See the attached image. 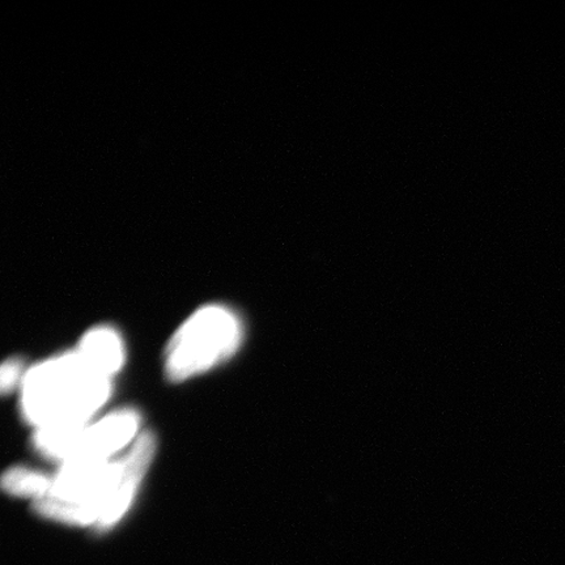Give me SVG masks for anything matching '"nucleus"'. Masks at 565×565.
<instances>
[{
    "instance_id": "obj_1",
    "label": "nucleus",
    "mask_w": 565,
    "mask_h": 565,
    "mask_svg": "<svg viewBox=\"0 0 565 565\" xmlns=\"http://www.w3.org/2000/svg\"><path fill=\"white\" fill-rule=\"evenodd\" d=\"M157 451L151 433L140 434L126 456L110 461L61 465L47 497L34 511L63 524L108 529L129 511Z\"/></svg>"
},
{
    "instance_id": "obj_2",
    "label": "nucleus",
    "mask_w": 565,
    "mask_h": 565,
    "mask_svg": "<svg viewBox=\"0 0 565 565\" xmlns=\"http://www.w3.org/2000/svg\"><path fill=\"white\" fill-rule=\"evenodd\" d=\"M21 412L35 430L86 426L111 394V379L84 360L79 352L34 365L21 384Z\"/></svg>"
},
{
    "instance_id": "obj_3",
    "label": "nucleus",
    "mask_w": 565,
    "mask_h": 565,
    "mask_svg": "<svg viewBox=\"0 0 565 565\" xmlns=\"http://www.w3.org/2000/svg\"><path fill=\"white\" fill-rule=\"evenodd\" d=\"M243 337V323L231 309L207 306L196 310L168 344L167 377L182 383L214 369L235 355Z\"/></svg>"
},
{
    "instance_id": "obj_4",
    "label": "nucleus",
    "mask_w": 565,
    "mask_h": 565,
    "mask_svg": "<svg viewBox=\"0 0 565 565\" xmlns=\"http://www.w3.org/2000/svg\"><path fill=\"white\" fill-rule=\"evenodd\" d=\"M139 427L138 412L122 408L86 426L35 430L33 444L42 456L61 465L110 461L138 439Z\"/></svg>"
},
{
    "instance_id": "obj_5",
    "label": "nucleus",
    "mask_w": 565,
    "mask_h": 565,
    "mask_svg": "<svg viewBox=\"0 0 565 565\" xmlns=\"http://www.w3.org/2000/svg\"><path fill=\"white\" fill-rule=\"evenodd\" d=\"M86 362L106 377H113L122 369L125 348L121 337L115 329L98 327L82 338L76 349Z\"/></svg>"
},
{
    "instance_id": "obj_6",
    "label": "nucleus",
    "mask_w": 565,
    "mask_h": 565,
    "mask_svg": "<svg viewBox=\"0 0 565 565\" xmlns=\"http://www.w3.org/2000/svg\"><path fill=\"white\" fill-rule=\"evenodd\" d=\"M52 486L53 477L23 466L7 470L2 478V487L7 493L18 498H31L34 503L47 497Z\"/></svg>"
},
{
    "instance_id": "obj_7",
    "label": "nucleus",
    "mask_w": 565,
    "mask_h": 565,
    "mask_svg": "<svg viewBox=\"0 0 565 565\" xmlns=\"http://www.w3.org/2000/svg\"><path fill=\"white\" fill-rule=\"evenodd\" d=\"M24 364L20 359H9L2 364L0 370V387L3 394H9L17 386L23 384L25 377Z\"/></svg>"
}]
</instances>
